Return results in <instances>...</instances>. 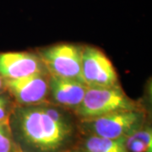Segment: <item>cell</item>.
<instances>
[{
    "instance_id": "1",
    "label": "cell",
    "mask_w": 152,
    "mask_h": 152,
    "mask_svg": "<svg viewBox=\"0 0 152 152\" xmlns=\"http://www.w3.org/2000/svg\"><path fill=\"white\" fill-rule=\"evenodd\" d=\"M9 125L21 152H62L80 136L75 115L50 102L16 106Z\"/></svg>"
},
{
    "instance_id": "2",
    "label": "cell",
    "mask_w": 152,
    "mask_h": 152,
    "mask_svg": "<svg viewBox=\"0 0 152 152\" xmlns=\"http://www.w3.org/2000/svg\"><path fill=\"white\" fill-rule=\"evenodd\" d=\"M147 120L149 119L145 108L124 110L93 118L78 120V129L81 134L119 140L140 129Z\"/></svg>"
},
{
    "instance_id": "3",
    "label": "cell",
    "mask_w": 152,
    "mask_h": 152,
    "mask_svg": "<svg viewBox=\"0 0 152 152\" xmlns=\"http://www.w3.org/2000/svg\"><path fill=\"white\" fill-rule=\"evenodd\" d=\"M144 108L131 99L119 85L110 87H88L81 104L75 112L78 120L89 119L124 110Z\"/></svg>"
},
{
    "instance_id": "4",
    "label": "cell",
    "mask_w": 152,
    "mask_h": 152,
    "mask_svg": "<svg viewBox=\"0 0 152 152\" xmlns=\"http://www.w3.org/2000/svg\"><path fill=\"white\" fill-rule=\"evenodd\" d=\"M83 45L58 43L39 49L37 54L49 75L86 84L82 75Z\"/></svg>"
},
{
    "instance_id": "5",
    "label": "cell",
    "mask_w": 152,
    "mask_h": 152,
    "mask_svg": "<svg viewBox=\"0 0 152 152\" xmlns=\"http://www.w3.org/2000/svg\"><path fill=\"white\" fill-rule=\"evenodd\" d=\"M82 75L88 87H110L119 85L113 63L103 51L93 46L83 45Z\"/></svg>"
},
{
    "instance_id": "6",
    "label": "cell",
    "mask_w": 152,
    "mask_h": 152,
    "mask_svg": "<svg viewBox=\"0 0 152 152\" xmlns=\"http://www.w3.org/2000/svg\"><path fill=\"white\" fill-rule=\"evenodd\" d=\"M6 90L16 106H33L48 102L49 73H38L14 80H5Z\"/></svg>"
},
{
    "instance_id": "7",
    "label": "cell",
    "mask_w": 152,
    "mask_h": 152,
    "mask_svg": "<svg viewBox=\"0 0 152 152\" xmlns=\"http://www.w3.org/2000/svg\"><path fill=\"white\" fill-rule=\"evenodd\" d=\"M88 86L75 80L49 75L48 102L61 107L75 114L81 104Z\"/></svg>"
},
{
    "instance_id": "8",
    "label": "cell",
    "mask_w": 152,
    "mask_h": 152,
    "mask_svg": "<svg viewBox=\"0 0 152 152\" xmlns=\"http://www.w3.org/2000/svg\"><path fill=\"white\" fill-rule=\"evenodd\" d=\"M48 72L37 53H0V75L14 80L38 73Z\"/></svg>"
},
{
    "instance_id": "9",
    "label": "cell",
    "mask_w": 152,
    "mask_h": 152,
    "mask_svg": "<svg viewBox=\"0 0 152 152\" xmlns=\"http://www.w3.org/2000/svg\"><path fill=\"white\" fill-rule=\"evenodd\" d=\"M76 145L85 152H128L124 146V139L113 140L80 134Z\"/></svg>"
},
{
    "instance_id": "10",
    "label": "cell",
    "mask_w": 152,
    "mask_h": 152,
    "mask_svg": "<svg viewBox=\"0 0 152 152\" xmlns=\"http://www.w3.org/2000/svg\"><path fill=\"white\" fill-rule=\"evenodd\" d=\"M128 152H152V129L149 120L124 139Z\"/></svg>"
},
{
    "instance_id": "11",
    "label": "cell",
    "mask_w": 152,
    "mask_h": 152,
    "mask_svg": "<svg viewBox=\"0 0 152 152\" xmlns=\"http://www.w3.org/2000/svg\"><path fill=\"white\" fill-rule=\"evenodd\" d=\"M0 152H21L13 138L9 124H0Z\"/></svg>"
},
{
    "instance_id": "12",
    "label": "cell",
    "mask_w": 152,
    "mask_h": 152,
    "mask_svg": "<svg viewBox=\"0 0 152 152\" xmlns=\"http://www.w3.org/2000/svg\"><path fill=\"white\" fill-rule=\"evenodd\" d=\"M15 107L16 104L8 91L0 94V124H9Z\"/></svg>"
},
{
    "instance_id": "13",
    "label": "cell",
    "mask_w": 152,
    "mask_h": 152,
    "mask_svg": "<svg viewBox=\"0 0 152 152\" xmlns=\"http://www.w3.org/2000/svg\"><path fill=\"white\" fill-rule=\"evenodd\" d=\"M6 91H7V90H6L5 79L0 75V94L6 92Z\"/></svg>"
},
{
    "instance_id": "14",
    "label": "cell",
    "mask_w": 152,
    "mask_h": 152,
    "mask_svg": "<svg viewBox=\"0 0 152 152\" xmlns=\"http://www.w3.org/2000/svg\"><path fill=\"white\" fill-rule=\"evenodd\" d=\"M62 152H85L82 149H80L79 146H77V145H75V146L70 147V148H69V149H67L65 151H64Z\"/></svg>"
}]
</instances>
